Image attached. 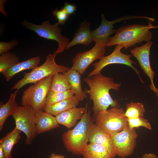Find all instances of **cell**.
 I'll return each instance as SVG.
<instances>
[{
	"instance_id": "obj_22",
	"label": "cell",
	"mask_w": 158,
	"mask_h": 158,
	"mask_svg": "<svg viewBox=\"0 0 158 158\" xmlns=\"http://www.w3.org/2000/svg\"><path fill=\"white\" fill-rule=\"evenodd\" d=\"M19 90H16L11 93L9 99L5 104L0 106V131L2 129L4 123L7 118L12 115L18 107L16 101V97Z\"/></svg>"
},
{
	"instance_id": "obj_33",
	"label": "cell",
	"mask_w": 158,
	"mask_h": 158,
	"mask_svg": "<svg viewBox=\"0 0 158 158\" xmlns=\"http://www.w3.org/2000/svg\"><path fill=\"white\" fill-rule=\"evenodd\" d=\"M142 158H158V157L154 154L145 153L142 156Z\"/></svg>"
},
{
	"instance_id": "obj_19",
	"label": "cell",
	"mask_w": 158,
	"mask_h": 158,
	"mask_svg": "<svg viewBox=\"0 0 158 158\" xmlns=\"http://www.w3.org/2000/svg\"><path fill=\"white\" fill-rule=\"evenodd\" d=\"M67 79L71 86V90L74 92V95L83 101L87 97V94L83 89L81 75L75 70L70 68L67 71L63 73Z\"/></svg>"
},
{
	"instance_id": "obj_26",
	"label": "cell",
	"mask_w": 158,
	"mask_h": 158,
	"mask_svg": "<svg viewBox=\"0 0 158 158\" xmlns=\"http://www.w3.org/2000/svg\"><path fill=\"white\" fill-rule=\"evenodd\" d=\"M125 116L128 119L143 117L145 110L142 103L131 102L126 104Z\"/></svg>"
},
{
	"instance_id": "obj_23",
	"label": "cell",
	"mask_w": 158,
	"mask_h": 158,
	"mask_svg": "<svg viewBox=\"0 0 158 158\" xmlns=\"http://www.w3.org/2000/svg\"><path fill=\"white\" fill-rule=\"evenodd\" d=\"M82 155L84 158H113L114 157L103 146L95 143L88 144Z\"/></svg>"
},
{
	"instance_id": "obj_29",
	"label": "cell",
	"mask_w": 158,
	"mask_h": 158,
	"mask_svg": "<svg viewBox=\"0 0 158 158\" xmlns=\"http://www.w3.org/2000/svg\"><path fill=\"white\" fill-rule=\"evenodd\" d=\"M54 16L58 20V23L60 25H64L69 18V16L62 8L59 10L57 8L52 11Z\"/></svg>"
},
{
	"instance_id": "obj_31",
	"label": "cell",
	"mask_w": 158,
	"mask_h": 158,
	"mask_svg": "<svg viewBox=\"0 0 158 158\" xmlns=\"http://www.w3.org/2000/svg\"><path fill=\"white\" fill-rule=\"evenodd\" d=\"M62 8L69 16L75 13L77 10V8L74 4L65 2L64 6Z\"/></svg>"
},
{
	"instance_id": "obj_32",
	"label": "cell",
	"mask_w": 158,
	"mask_h": 158,
	"mask_svg": "<svg viewBox=\"0 0 158 158\" xmlns=\"http://www.w3.org/2000/svg\"><path fill=\"white\" fill-rule=\"evenodd\" d=\"M6 1V0H0V11L3 15L6 16L7 15L4 10V4Z\"/></svg>"
},
{
	"instance_id": "obj_37",
	"label": "cell",
	"mask_w": 158,
	"mask_h": 158,
	"mask_svg": "<svg viewBox=\"0 0 158 158\" xmlns=\"http://www.w3.org/2000/svg\"><path fill=\"white\" fill-rule=\"evenodd\" d=\"M157 89L158 91V88H157ZM157 98H158V96H157Z\"/></svg>"
},
{
	"instance_id": "obj_2",
	"label": "cell",
	"mask_w": 158,
	"mask_h": 158,
	"mask_svg": "<svg viewBox=\"0 0 158 158\" xmlns=\"http://www.w3.org/2000/svg\"><path fill=\"white\" fill-rule=\"evenodd\" d=\"M95 121L91 115V111L88 108V103L85 106L83 116L72 129L62 134V139L64 147L69 152L74 155H82L89 142L88 133L91 126Z\"/></svg>"
},
{
	"instance_id": "obj_28",
	"label": "cell",
	"mask_w": 158,
	"mask_h": 158,
	"mask_svg": "<svg viewBox=\"0 0 158 158\" xmlns=\"http://www.w3.org/2000/svg\"><path fill=\"white\" fill-rule=\"evenodd\" d=\"M128 125L131 128H136L138 129L139 127L142 126L150 130L152 129L151 126L148 120L143 117L128 119Z\"/></svg>"
},
{
	"instance_id": "obj_8",
	"label": "cell",
	"mask_w": 158,
	"mask_h": 158,
	"mask_svg": "<svg viewBox=\"0 0 158 158\" xmlns=\"http://www.w3.org/2000/svg\"><path fill=\"white\" fill-rule=\"evenodd\" d=\"M35 115L30 107L21 105L17 107L12 115L15 121V127L25 134V143L27 145L31 143L37 133Z\"/></svg>"
},
{
	"instance_id": "obj_13",
	"label": "cell",
	"mask_w": 158,
	"mask_h": 158,
	"mask_svg": "<svg viewBox=\"0 0 158 158\" xmlns=\"http://www.w3.org/2000/svg\"><path fill=\"white\" fill-rule=\"evenodd\" d=\"M153 42L150 41L144 44L136 47L130 51L132 54L137 59L142 70L148 76L150 80V88L158 96V91L154 83L155 72L151 68L150 59V54L151 47Z\"/></svg>"
},
{
	"instance_id": "obj_36",
	"label": "cell",
	"mask_w": 158,
	"mask_h": 158,
	"mask_svg": "<svg viewBox=\"0 0 158 158\" xmlns=\"http://www.w3.org/2000/svg\"><path fill=\"white\" fill-rule=\"evenodd\" d=\"M158 28V26H155V27H154L152 26L150 28V29L153 28Z\"/></svg>"
},
{
	"instance_id": "obj_5",
	"label": "cell",
	"mask_w": 158,
	"mask_h": 158,
	"mask_svg": "<svg viewBox=\"0 0 158 158\" xmlns=\"http://www.w3.org/2000/svg\"><path fill=\"white\" fill-rule=\"evenodd\" d=\"M53 75L47 77L32 85L23 92L21 105L32 108L35 113L43 109L52 81Z\"/></svg>"
},
{
	"instance_id": "obj_20",
	"label": "cell",
	"mask_w": 158,
	"mask_h": 158,
	"mask_svg": "<svg viewBox=\"0 0 158 158\" xmlns=\"http://www.w3.org/2000/svg\"><path fill=\"white\" fill-rule=\"evenodd\" d=\"M21 132L15 127L0 139V145L2 147L6 158H13L12 151L13 146L19 141Z\"/></svg>"
},
{
	"instance_id": "obj_18",
	"label": "cell",
	"mask_w": 158,
	"mask_h": 158,
	"mask_svg": "<svg viewBox=\"0 0 158 158\" xmlns=\"http://www.w3.org/2000/svg\"><path fill=\"white\" fill-rule=\"evenodd\" d=\"M41 58L37 56L31 58L25 61L20 62L12 67L2 72L1 73L7 82L10 80L16 74L23 71L32 69L38 66Z\"/></svg>"
},
{
	"instance_id": "obj_15",
	"label": "cell",
	"mask_w": 158,
	"mask_h": 158,
	"mask_svg": "<svg viewBox=\"0 0 158 158\" xmlns=\"http://www.w3.org/2000/svg\"><path fill=\"white\" fill-rule=\"evenodd\" d=\"M35 122L38 134L49 131L59 126L55 116L42 109L35 113Z\"/></svg>"
},
{
	"instance_id": "obj_30",
	"label": "cell",
	"mask_w": 158,
	"mask_h": 158,
	"mask_svg": "<svg viewBox=\"0 0 158 158\" xmlns=\"http://www.w3.org/2000/svg\"><path fill=\"white\" fill-rule=\"evenodd\" d=\"M18 44V41L14 40L9 42H0V54L9 51Z\"/></svg>"
},
{
	"instance_id": "obj_17",
	"label": "cell",
	"mask_w": 158,
	"mask_h": 158,
	"mask_svg": "<svg viewBox=\"0 0 158 158\" xmlns=\"http://www.w3.org/2000/svg\"><path fill=\"white\" fill-rule=\"evenodd\" d=\"M90 24L85 20L75 33L74 36L66 46V49L68 50L73 46L78 44L88 46L93 42L90 29Z\"/></svg>"
},
{
	"instance_id": "obj_34",
	"label": "cell",
	"mask_w": 158,
	"mask_h": 158,
	"mask_svg": "<svg viewBox=\"0 0 158 158\" xmlns=\"http://www.w3.org/2000/svg\"><path fill=\"white\" fill-rule=\"evenodd\" d=\"M50 158H66L65 156L62 155L56 154L52 153L51 154Z\"/></svg>"
},
{
	"instance_id": "obj_16",
	"label": "cell",
	"mask_w": 158,
	"mask_h": 158,
	"mask_svg": "<svg viewBox=\"0 0 158 158\" xmlns=\"http://www.w3.org/2000/svg\"><path fill=\"white\" fill-rule=\"evenodd\" d=\"M85 107H74L66 111L55 116L59 124L63 125L68 129L75 126L78 121L80 120L83 116Z\"/></svg>"
},
{
	"instance_id": "obj_9",
	"label": "cell",
	"mask_w": 158,
	"mask_h": 158,
	"mask_svg": "<svg viewBox=\"0 0 158 158\" xmlns=\"http://www.w3.org/2000/svg\"><path fill=\"white\" fill-rule=\"evenodd\" d=\"M123 48L121 45H117L111 54L107 56H104L99 61L93 63V69L88 75L87 77H91L100 73L102 70L107 66L118 63L124 64L132 68L138 76L140 81L144 84L140 76L139 71L133 66L134 65L136 64V63L130 59L132 56L131 55L125 54L121 51Z\"/></svg>"
},
{
	"instance_id": "obj_3",
	"label": "cell",
	"mask_w": 158,
	"mask_h": 158,
	"mask_svg": "<svg viewBox=\"0 0 158 158\" xmlns=\"http://www.w3.org/2000/svg\"><path fill=\"white\" fill-rule=\"evenodd\" d=\"M152 22L148 20V25L132 24L116 29L115 35L110 37L106 47L119 45L127 49L142 42L151 41L152 34L150 29L153 26Z\"/></svg>"
},
{
	"instance_id": "obj_1",
	"label": "cell",
	"mask_w": 158,
	"mask_h": 158,
	"mask_svg": "<svg viewBox=\"0 0 158 158\" xmlns=\"http://www.w3.org/2000/svg\"><path fill=\"white\" fill-rule=\"evenodd\" d=\"M84 81L89 86V89L85 88L84 91L90 96L93 101L92 110L94 117L99 111L107 109L111 106L112 108H120L118 100L113 99L109 94L110 90L117 91L121 86V83H116L113 78L107 77L100 73L91 77L84 78Z\"/></svg>"
},
{
	"instance_id": "obj_21",
	"label": "cell",
	"mask_w": 158,
	"mask_h": 158,
	"mask_svg": "<svg viewBox=\"0 0 158 158\" xmlns=\"http://www.w3.org/2000/svg\"><path fill=\"white\" fill-rule=\"evenodd\" d=\"M80 102L77 97L74 95L53 105L45 106L43 110L55 116L69 109L76 107Z\"/></svg>"
},
{
	"instance_id": "obj_27",
	"label": "cell",
	"mask_w": 158,
	"mask_h": 158,
	"mask_svg": "<svg viewBox=\"0 0 158 158\" xmlns=\"http://www.w3.org/2000/svg\"><path fill=\"white\" fill-rule=\"evenodd\" d=\"M20 62L19 57L14 53L9 51L0 56V72L10 68Z\"/></svg>"
},
{
	"instance_id": "obj_10",
	"label": "cell",
	"mask_w": 158,
	"mask_h": 158,
	"mask_svg": "<svg viewBox=\"0 0 158 158\" xmlns=\"http://www.w3.org/2000/svg\"><path fill=\"white\" fill-rule=\"evenodd\" d=\"M138 136L135 128H131L128 125L121 131L112 135L116 154L122 158L131 155L136 145Z\"/></svg>"
},
{
	"instance_id": "obj_35",
	"label": "cell",
	"mask_w": 158,
	"mask_h": 158,
	"mask_svg": "<svg viewBox=\"0 0 158 158\" xmlns=\"http://www.w3.org/2000/svg\"><path fill=\"white\" fill-rule=\"evenodd\" d=\"M0 158H6L2 147L0 145Z\"/></svg>"
},
{
	"instance_id": "obj_7",
	"label": "cell",
	"mask_w": 158,
	"mask_h": 158,
	"mask_svg": "<svg viewBox=\"0 0 158 158\" xmlns=\"http://www.w3.org/2000/svg\"><path fill=\"white\" fill-rule=\"evenodd\" d=\"M21 24L24 27L34 32L40 37L56 41L59 44V47L56 51L57 54L63 52L69 42V39L61 34V28L58 22L51 25L49 20H46L41 24L37 25L24 20Z\"/></svg>"
},
{
	"instance_id": "obj_14",
	"label": "cell",
	"mask_w": 158,
	"mask_h": 158,
	"mask_svg": "<svg viewBox=\"0 0 158 158\" xmlns=\"http://www.w3.org/2000/svg\"><path fill=\"white\" fill-rule=\"evenodd\" d=\"M89 142L104 146L114 157L116 155L111 136L96 123L91 126L88 133Z\"/></svg>"
},
{
	"instance_id": "obj_24",
	"label": "cell",
	"mask_w": 158,
	"mask_h": 158,
	"mask_svg": "<svg viewBox=\"0 0 158 158\" xmlns=\"http://www.w3.org/2000/svg\"><path fill=\"white\" fill-rule=\"evenodd\" d=\"M71 89L70 83L63 73H59L54 75L49 91L64 92Z\"/></svg>"
},
{
	"instance_id": "obj_11",
	"label": "cell",
	"mask_w": 158,
	"mask_h": 158,
	"mask_svg": "<svg viewBox=\"0 0 158 158\" xmlns=\"http://www.w3.org/2000/svg\"><path fill=\"white\" fill-rule=\"evenodd\" d=\"M106 47L104 45L95 44L90 49L77 53L72 59L71 69L76 70L81 75L84 74L91 63L104 56Z\"/></svg>"
},
{
	"instance_id": "obj_25",
	"label": "cell",
	"mask_w": 158,
	"mask_h": 158,
	"mask_svg": "<svg viewBox=\"0 0 158 158\" xmlns=\"http://www.w3.org/2000/svg\"><path fill=\"white\" fill-rule=\"evenodd\" d=\"M74 95L72 90L60 92L49 91L46 98L45 106L51 105L63 100L70 98Z\"/></svg>"
},
{
	"instance_id": "obj_12",
	"label": "cell",
	"mask_w": 158,
	"mask_h": 158,
	"mask_svg": "<svg viewBox=\"0 0 158 158\" xmlns=\"http://www.w3.org/2000/svg\"><path fill=\"white\" fill-rule=\"evenodd\" d=\"M102 22L100 25L91 32L93 42L95 44H102L106 46L110 38V35L115 33L116 29H113L114 24L124 20L138 18L149 19L146 16H127L118 18L112 21H109L105 18L104 15H101Z\"/></svg>"
},
{
	"instance_id": "obj_6",
	"label": "cell",
	"mask_w": 158,
	"mask_h": 158,
	"mask_svg": "<svg viewBox=\"0 0 158 158\" xmlns=\"http://www.w3.org/2000/svg\"><path fill=\"white\" fill-rule=\"evenodd\" d=\"M95 123L111 136L128 125V118L122 108H112L99 112L94 117Z\"/></svg>"
},
{
	"instance_id": "obj_4",
	"label": "cell",
	"mask_w": 158,
	"mask_h": 158,
	"mask_svg": "<svg viewBox=\"0 0 158 158\" xmlns=\"http://www.w3.org/2000/svg\"><path fill=\"white\" fill-rule=\"evenodd\" d=\"M57 54L55 51L53 54H49L46 60L41 65L37 66L29 72L24 73L23 78L18 82L11 89L19 90L26 85L35 84L42 79L59 73L67 71L70 68L63 65L57 64L55 58Z\"/></svg>"
}]
</instances>
